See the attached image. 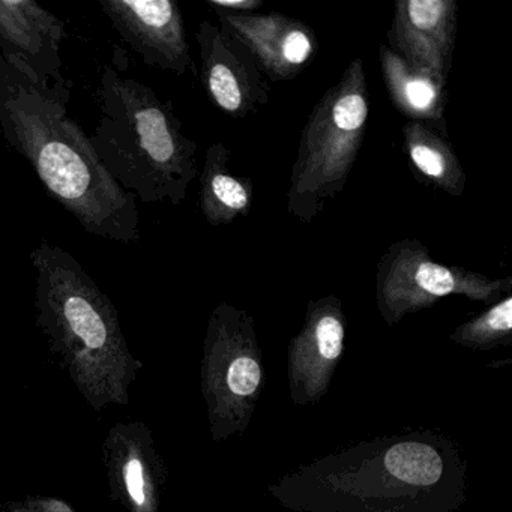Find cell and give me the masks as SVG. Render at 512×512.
Listing matches in <instances>:
<instances>
[{
	"label": "cell",
	"instance_id": "obj_1",
	"mask_svg": "<svg viewBox=\"0 0 512 512\" xmlns=\"http://www.w3.org/2000/svg\"><path fill=\"white\" fill-rule=\"evenodd\" d=\"M268 491L293 512H455L467 500V461L451 437L410 431L337 449Z\"/></svg>",
	"mask_w": 512,
	"mask_h": 512
},
{
	"label": "cell",
	"instance_id": "obj_2",
	"mask_svg": "<svg viewBox=\"0 0 512 512\" xmlns=\"http://www.w3.org/2000/svg\"><path fill=\"white\" fill-rule=\"evenodd\" d=\"M71 85L41 79L20 59L0 55L2 136L83 230L133 244L140 239L136 197L104 169L89 137L68 116Z\"/></svg>",
	"mask_w": 512,
	"mask_h": 512
},
{
	"label": "cell",
	"instance_id": "obj_3",
	"mask_svg": "<svg viewBox=\"0 0 512 512\" xmlns=\"http://www.w3.org/2000/svg\"><path fill=\"white\" fill-rule=\"evenodd\" d=\"M35 322L86 403L103 412L130 403L143 364L131 353L118 311L64 248L32 251Z\"/></svg>",
	"mask_w": 512,
	"mask_h": 512
},
{
	"label": "cell",
	"instance_id": "obj_4",
	"mask_svg": "<svg viewBox=\"0 0 512 512\" xmlns=\"http://www.w3.org/2000/svg\"><path fill=\"white\" fill-rule=\"evenodd\" d=\"M97 98L100 119L89 140L104 169L145 205H181L199 175L197 143L172 103L112 67L103 68Z\"/></svg>",
	"mask_w": 512,
	"mask_h": 512
},
{
	"label": "cell",
	"instance_id": "obj_5",
	"mask_svg": "<svg viewBox=\"0 0 512 512\" xmlns=\"http://www.w3.org/2000/svg\"><path fill=\"white\" fill-rule=\"evenodd\" d=\"M370 94L361 58L353 59L340 80L311 110L290 173L287 212L313 223L344 190L364 143Z\"/></svg>",
	"mask_w": 512,
	"mask_h": 512
},
{
	"label": "cell",
	"instance_id": "obj_6",
	"mask_svg": "<svg viewBox=\"0 0 512 512\" xmlns=\"http://www.w3.org/2000/svg\"><path fill=\"white\" fill-rule=\"evenodd\" d=\"M265 383L253 316L220 302L209 316L200 364V391L214 442H226L248 430Z\"/></svg>",
	"mask_w": 512,
	"mask_h": 512
},
{
	"label": "cell",
	"instance_id": "obj_7",
	"mask_svg": "<svg viewBox=\"0 0 512 512\" xmlns=\"http://www.w3.org/2000/svg\"><path fill=\"white\" fill-rule=\"evenodd\" d=\"M512 280L434 260L419 239H401L386 248L376 265V304L386 325L395 326L448 296L491 305L511 295Z\"/></svg>",
	"mask_w": 512,
	"mask_h": 512
},
{
	"label": "cell",
	"instance_id": "obj_8",
	"mask_svg": "<svg viewBox=\"0 0 512 512\" xmlns=\"http://www.w3.org/2000/svg\"><path fill=\"white\" fill-rule=\"evenodd\" d=\"M196 40L200 82L212 106L235 119L247 118L268 106L271 82L238 38L220 25L203 20Z\"/></svg>",
	"mask_w": 512,
	"mask_h": 512
},
{
	"label": "cell",
	"instance_id": "obj_9",
	"mask_svg": "<svg viewBox=\"0 0 512 512\" xmlns=\"http://www.w3.org/2000/svg\"><path fill=\"white\" fill-rule=\"evenodd\" d=\"M346 331V313L338 296L308 302L304 325L287 350L290 398L296 406H313L328 394L346 350Z\"/></svg>",
	"mask_w": 512,
	"mask_h": 512
},
{
	"label": "cell",
	"instance_id": "obj_10",
	"mask_svg": "<svg viewBox=\"0 0 512 512\" xmlns=\"http://www.w3.org/2000/svg\"><path fill=\"white\" fill-rule=\"evenodd\" d=\"M103 463L113 502L127 512H160L169 472L145 422L110 427L103 442Z\"/></svg>",
	"mask_w": 512,
	"mask_h": 512
},
{
	"label": "cell",
	"instance_id": "obj_11",
	"mask_svg": "<svg viewBox=\"0 0 512 512\" xmlns=\"http://www.w3.org/2000/svg\"><path fill=\"white\" fill-rule=\"evenodd\" d=\"M122 41L149 67L185 76L193 68L184 17L175 0H100Z\"/></svg>",
	"mask_w": 512,
	"mask_h": 512
},
{
	"label": "cell",
	"instance_id": "obj_12",
	"mask_svg": "<svg viewBox=\"0 0 512 512\" xmlns=\"http://www.w3.org/2000/svg\"><path fill=\"white\" fill-rule=\"evenodd\" d=\"M455 0H397L388 47L410 67L448 85L457 43Z\"/></svg>",
	"mask_w": 512,
	"mask_h": 512
},
{
	"label": "cell",
	"instance_id": "obj_13",
	"mask_svg": "<svg viewBox=\"0 0 512 512\" xmlns=\"http://www.w3.org/2000/svg\"><path fill=\"white\" fill-rule=\"evenodd\" d=\"M221 28L238 38L271 83L290 82L310 67L319 52L307 23L280 13L230 14L212 10Z\"/></svg>",
	"mask_w": 512,
	"mask_h": 512
},
{
	"label": "cell",
	"instance_id": "obj_14",
	"mask_svg": "<svg viewBox=\"0 0 512 512\" xmlns=\"http://www.w3.org/2000/svg\"><path fill=\"white\" fill-rule=\"evenodd\" d=\"M67 25L32 0H0V55L13 56L49 82H70L62 74Z\"/></svg>",
	"mask_w": 512,
	"mask_h": 512
},
{
	"label": "cell",
	"instance_id": "obj_15",
	"mask_svg": "<svg viewBox=\"0 0 512 512\" xmlns=\"http://www.w3.org/2000/svg\"><path fill=\"white\" fill-rule=\"evenodd\" d=\"M379 62L389 100L395 109L409 119V122L427 125L448 139L445 118L448 101L446 85L430 74L410 67L386 44L380 46Z\"/></svg>",
	"mask_w": 512,
	"mask_h": 512
},
{
	"label": "cell",
	"instance_id": "obj_16",
	"mask_svg": "<svg viewBox=\"0 0 512 512\" xmlns=\"http://www.w3.org/2000/svg\"><path fill=\"white\" fill-rule=\"evenodd\" d=\"M232 152L224 143H214L206 151L200 175L199 206L206 223L227 226L250 214L254 185L250 178L230 170Z\"/></svg>",
	"mask_w": 512,
	"mask_h": 512
},
{
	"label": "cell",
	"instance_id": "obj_17",
	"mask_svg": "<svg viewBox=\"0 0 512 512\" xmlns=\"http://www.w3.org/2000/svg\"><path fill=\"white\" fill-rule=\"evenodd\" d=\"M403 149L419 182L448 196H463L467 176L446 137L419 122L403 127Z\"/></svg>",
	"mask_w": 512,
	"mask_h": 512
},
{
	"label": "cell",
	"instance_id": "obj_18",
	"mask_svg": "<svg viewBox=\"0 0 512 512\" xmlns=\"http://www.w3.org/2000/svg\"><path fill=\"white\" fill-rule=\"evenodd\" d=\"M452 343L472 350H491L512 343V296L506 295L487 310L461 323L451 334Z\"/></svg>",
	"mask_w": 512,
	"mask_h": 512
},
{
	"label": "cell",
	"instance_id": "obj_19",
	"mask_svg": "<svg viewBox=\"0 0 512 512\" xmlns=\"http://www.w3.org/2000/svg\"><path fill=\"white\" fill-rule=\"evenodd\" d=\"M212 10L224 11L230 14L256 13L263 7V0H206Z\"/></svg>",
	"mask_w": 512,
	"mask_h": 512
},
{
	"label": "cell",
	"instance_id": "obj_20",
	"mask_svg": "<svg viewBox=\"0 0 512 512\" xmlns=\"http://www.w3.org/2000/svg\"><path fill=\"white\" fill-rule=\"evenodd\" d=\"M28 502L44 512H76V509L71 508L65 500L56 497H34L28 499Z\"/></svg>",
	"mask_w": 512,
	"mask_h": 512
},
{
	"label": "cell",
	"instance_id": "obj_21",
	"mask_svg": "<svg viewBox=\"0 0 512 512\" xmlns=\"http://www.w3.org/2000/svg\"><path fill=\"white\" fill-rule=\"evenodd\" d=\"M14 511L10 512H44L41 511V509H38L37 506L31 505V503L26 500L25 503H22V505H16L14 506Z\"/></svg>",
	"mask_w": 512,
	"mask_h": 512
}]
</instances>
